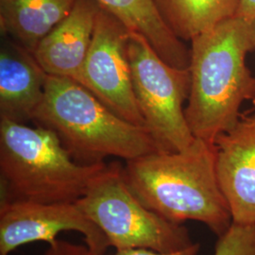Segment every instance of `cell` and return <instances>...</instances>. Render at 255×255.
Returning a JSON list of instances; mask_svg holds the SVG:
<instances>
[{
  "label": "cell",
  "mask_w": 255,
  "mask_h": 255,
  "mask_svg": "<svg viewBox=\"0 0 255 255\" xmlns=\"http://www.w3.org/2000/svg\"><path fill=\"white\" fill-rule=\"evenodd\" d=\"M255 49V19L236 14L191 40V87L184 110L195 138L214 144L255 99V77L247 55Z\"/></svg>",
  "instance_id": "obj_1"
},
{
  "label": "cell",
  "mask_w": 255,
  "mask_h": 255,
  "mask_svg": "<svg viewBox=\"0 0 255 255\" xmlns=\"http://www.w3.org/2000/svg\"><path fill=\"white\" fill-rule=\"evenodd\" d=\"M122 174L138 201L171 222H201L218 237L233 223L212 143L196 138L181 151H154L126 161Z\"/></svg>",
  "instance_id": "obj_2"
},
{
  "label": "cell",
  "mask_w": 255,
  "mask_h": 255,
  "mask_svg": "<svg viewBox=\"0 0 255 255\" xmlns=\"http://www.w3.org/2000/svg\"><path fill=\"white\" fill-rule=\"evenodd\" d=\"M107 166L78 163L47 128L0 119V202H77Z\"/></svg>",
  "instance_id": "obj_3"
},
{
  "label": "cell",
  "mask_w": 255,
  "mask_h": 255,
  "mask_svg": "<svg viewBox=\"0 0 255 255\" xmlns=\"http://www.w3.org/2000/svg\"><path fill=\"white\" fill-rule=\"evenodd\" d=\"M32 120L52 130L78 163H102L107 157L125 161L159 151L145 127L106 107L70 79L47 75L43 100Z\"/></svg>",
  "instance_id": "obj_4"
},
{
  "label": "cell",
  "mask_w": 255,
  "mask_h": 255,
  "mask_svg": "<svg viewBox=\"0 0 255 255\" xmlns=\"http://www.w3.org/2000/svg\"><path fill=\"white\" fill-rule=\"evenodd\" d=\"M77 204L116 250L148 249L171 254L195 244L185 226L160 217L138 201L119 164H108Z\"/></svg>",
  "instance_id": "obj_5"
},
{
  "label": "cell",
  "mask_w": 255,
  "mask_h": 255,
  "mask_svg": "<svg viewBox=\"0 0 255 255\" xmlns=\"http://www.w3.org/2000/svg\"><path fill=\"white\" fill-rule=\"evenodd\" d=\"M128 56L137 105L159 151L177 152L195 141L183 103L191 74L165 63L145 37L129 31Z\"/></svg>",
  "instance_id": "obj_6"
},
{
  "label": "cell",
  "mask_w": 255,
  "mask_h": 255,
  "mask_svg": "<svg viewBox=\"0 0 255 255\" xmlns=\"http://www.w3.org/2000/svg\"><path fill=\"white\" fill-rule=\"evenodd\" d=\"M129 31L118 17L100 7L79 84L119 118L146 128L131 81L128 56Z\"/></svg>",
  "instance_id": "obj_7"
},
{
  "label": "cell",
  "mask_w": 255,
  "mask_h": 255,
  "mask_svg": "<svg viewBox=\"0 0 255 255\" xmlns=\"http://www.w3.org/2000/svg\"><path fill=\"white\" fill-rule=\"evenodd\" d=\"M66 231L82 234L85 244L99 253L105 254L110 247L104 233L77 202H0V255L32 242L50 244Z\"/></svg>",
  "instance_id": "obj_8"
},
{
  "label": "cell",
  "mask_w": 255,
  "mask_h": 255,
  "mask_svg": "<svg viewBox=\"0 0 255 255\" xmlns=\"http://www.w3.org/2000/svg\"><path fill=\"white\" fill-rule=\"evenodd\" d=\"M216 170L233 222L255 223V111L214 142Z\"/></svg>",
  "instance_id": "obj_9"
},
{
  "label": "cell",
  "mask_w": 255,
  "mask_h": 255,
  "mask_svg": "<svg viewBox=\"0 0 255 255\" xmlns=\"http://www.w3.org/2000/svg\"><path fill=\"white\" fill-rule=\"evenodd\" d=\"M100 5L77 0L73 9L38 44L33 56L47 75L80 81Z\"/></svg>",
  "instance_id": "obj_10"
},
{
  "label": "cell",
  "mask_w": 255,
  "mask_h": 255,
  "mask_svg": "<svg viewBox=\"0 0 255 255\" xmlns=\"http://www.w3.org/2000/svg\"><path fill=\"white\" fill-rule=\"evenodd\" d=\"M47 74L24 46L9 39L0 49V119L32 120L43 100Z\"/></svg>",
  "instance_id": "obj_11"
},
{
  "label": "cell",
  "mask_w": 255,
  "mask_h": 255,
  "mask_svg": "<svg viewBox=\"0 0 255 255\" xmlns=\"http://www.w3.org/2000/svg\"><path fill=\"white\" fill-rule=\"evenodd\" d=\"M130 30L146 38L165 63L180 69L190 66V50L161 18L153 0H95Z\"/></svg>",
  "instance_id": "obj_12"
},
{
  "label": "cell",
  "mask_w": 255,
  "mask_h": 255,
  "mask_svg": "<svg viewBox=\"0 0 255 255\" xmlns=\"http://www.w3.org/2000/svg\"><path fill=\"white\" fill-rule=\"evenodd\" d=\"M77 0H0L1 33L33 53L73 9Z\"/></svg>",
  "instance_id": "obj_13"
},
{
  "label": "cell",
  "mask_w": 255,
  "mask_h": 255,
  "mask_svg": "<svg viewBox=\"0 0 255 255\" xmlns=\"http://www.w3.org/2000/svg\"><path fill=\"white\" fill-rule=\"evenodd\" d=\"M240 0H153L165 25L181 40H189L237 13Z\"/></svg>",
  "instance_id": "obj_14"
},
{
  "label": "cell",
  "mask_w": 255,
  "mask_h": 255,
  "mask_svg": "<svg viewBox=\"0 0 255 255\" xmlns=\"http://www.w3.org/2000/svg\"><path fill=\"white\" fill-rule=\"evenodd\" d=\"M218 237L213 255H255V223L233 222L231 227Z\"/></svg>",
  "instance_id": "obj_15"
},
{
  "label": "cell",
  "mask_w": 255,
  "mask_h": 255,
  "mask_svg": "<svg viewBox=\"0 0 255 255\" xmlns=\"http://www.w3.org/2000/svg\"><path fill=\"white\" fill-rule=\"evenodd\" d=\"M43 255H106L99 253L90 247L71 243L63 239H56L54 242L48 244V248Z\"/></svg>",
  "instance_id": "obj_16"
},
{
  "label": "cell",
  "mask_w": 255,
  "mask_h": 255,
  "mask_svg": "<svg viewBox=\"0 0 255 255\" xmlns=\"http://www.w3.org/2000/svg\"><path fill=\"white\" fill-rule=\"evenodd\" d=\"M201 250L200 243H195L193 246L189 247L185 250L180 252L171 253V254H163L155 252L148 249H125V250H117L113 255H197Z\"/></svg>",
  "instance_id": "obj_17"
},
{
  "label": "cell",
  "mask_w": 255,
  "mask_h": 255,
  "mask_svg": "<svg viewBox=\"0 0 255 255\" xmlns=\"http://www.w3.org/2000/svg\"><path fill=\"white\" fill-rule=\"evenodd\" d=\"M237 14L246 18L255 19V0H240Z\"/></svg>",
  "instance_id": "obj_18"
}]
</instances>
